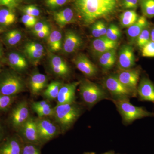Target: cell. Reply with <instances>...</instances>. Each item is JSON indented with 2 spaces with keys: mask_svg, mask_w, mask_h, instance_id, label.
I'll return each mask as SVG.
<instances>
[{
  "mask_svg": "<svg viewBox=\"0 0 154 154\" xmlns=\"http://www.w3.org/2000/svg\"><path fill=\"white\" fill-rule=\"evenodd\" d=\"M118 2V0H73L79 19L87 26L111 17L116 10Z\"/></svg>",
  "mask_w": 154,
  "mask_h": 154,
  "instance_id": "1",
  "label": "cell"
},
{
  "mask_svg": "<svg viewBox=\"0 0 154 154\" xmlns=\"http://www.w3.org/2000/svg\"><path fill=\"white\" fill-rule=\"evenodd\" d=\"M54 108L53 116L56 123L60 128L61 131L63 132L71 128L82 113L81 107L75 102L57 105Z\"/></svg>",
  "mask_w": 154,
  "mask_h": 154,
  "instance_id": "2",
  "label": "cell"
},
{
  "mask_svg": "<svg viewBox=\"0 0 154 154\" xmlns=\"http://www.w3.org/2000/svg\"><path fill=\"white\" fill-rule=\"evenodd\" d=\"M25 84L22 77L13 69L0 72V93L8 96H17L25 91Z\"/></svg>",
  "mask_w": 154,
  "mask_h": 154,
  "instance_id": "3",
  "label": "cell"
},
{
  "mask_svg": "<svg viewBox=\"0 0 154 154\" xmlns=\"http://www.w3.org/2000/svg\"><path fill=\"white\" fill-rule=\"evenodd\" d=\"M130 99L112 100L121 116L123 124H131L137 119L146 117H154V113L149 112L143 107H137L130 102Z\"/></svg>",
  "mask_w": 154,
  "mask_h": 154,
  "instance_id": "4",
  "label": "cell"
},
{
  "mask_svg": "<svg viewBox=\"0 0 154 154\" xmlns=\"http://www.w3.org/2000/svg\"><path fill=\"white\" fill-rule=\"evenodd\" d=\"M79 92L81 99L88 107H91L109 96L102 88L88 80L80 81Z\"/></svg>",
  "mask_w": 154,
  "mask_h": 154,
  "instance_id": "5",
  "label": "cell"
},
{
  "mask_svg": "<svg viewBox=\"0 0 154 154\" xmlns=\"http://www.w3.org/2000/svg\"><path fill=\"white\" fill-rule=\"evenodd\" d=\"M8 112L7 124L17 132L30 117L28 102L25 101L12 106Z\"/></svg>",
  "mask_w": 154,
  "mask_h": 154,
  "instance_id": "6",
  "label": "cell"
},
{
  "mask_svg": "<svg viewBox=\"0 0 154 154\" xmlns=\"http://www.w3.org/2000/svg\"><path fill=\"white\" fill-rule=\"evenodd\" d=\"M104 85L110 93L112 100L130 99L135 97L132 92L119 81L116 75L107 77L104 81Z\"/></svg>",
  "mask_w": 154,
  "mask_h": 154,
  "instance_id": "7",
  "label": "cell"
},
{
  "mask_svg": "<svg viewBox=\"0 0 154 154\" xmlns=\"http://www.w3.org/2000/svg\"><path fill=\"white\" fill-rule=\"evenodd\" d=\"M36 121L38 136L42 144L54 138L61 132L58 125L46 117H38Z\"/></svg>",
  "mask_w": 154,
  "mask_h": 154,
  "instance_id": "8",
  "label": "cell"
},
{
  "mask_svg": "<svg viewBox=\"0 0 154 154\" xmlns=\"http://www.w3.org/2000/svg\"><path fill=\"white\" fill-rule=\"evenodd\" d=\"M23 142L42 145L38 136L36 119L30 117L17 132Z\"/></svg>",
  "mask_w": 154,
  "mask_h": 154,
  "instance_id": "9",
  "label": "cell"
},
{
  "mask_svg": "<svg viewBox=\"0 0 154 154\" xmlns=\"http://www.w3.org/2000/svg\"><path fill=\"white\" fill-rule=\"evenodd\" d=\"M118 79L126 88L137 96L138 83L139 81L140 71L137 69L122 70L116 75Z\"/></svg>",
  "mask_w": 154,
  "mask_h": 154,
  "instance_id": "10",
  "label": "cell"
},
{
  "mask_svg": "<svg viewBox=\"0 0 154 154\" xmlns=\"http://www.w3.org/2000/svg\"><path fill=\"white\" fill-rule=\"evenodd\" d=\"M23 144L17 133L8 134L0 143V154H22Z\"/></svg>",
  "mask_w": 154,
  "mask_h": 154,
  "instance_id": "11",
  "label": "cell"
},
{
  "mask_svg": "<svg viewBox=\"0 0 154 154\" xmlns=\"http://www.w3.org/2000/svg\"><path fill=\"white\" fill-rule=\"evenodd\" d=\"M80 81L63 84L61 87L57 98V105L69 104L75 102L76 90Z\"/></svg>",
  "mask_w": 154,
  "mask_h": 154,
  "instance_id": "12",
  "label": "cell"
},
{
  "mask_svg": "<svg viewBox=\"0 0 154 154\" xmlns=\"http://www.w3.org/2000/svg\"><path fill=\"white\" fill-rule=\"evenodd\" d=\"M81 36L72 30H67L63 42V51L67 54L75 52L82 45Z\"/></svg>",
  "mask_w": 154,
  "mask_h": 154,
  "instance_id": "13",
  "label": "cell"
},
{
  "mask_svg": "<svg viewBox=\"0 0 154 154\" xmlns=\"http://www.w3.org/2000/svg\"><path fill=\"white\" fill-rule=\"evenodd\" d=\"M48 64L51 71L57 76L64 78L70 74V69L68 65L63 58L59 56L51 54Z\"/></svg>",
  "mask_w": 154,
  "mask_h": 154,
  "instance_id": "14",
  "label": "cell"
},
{
  "mask_svg": "<svg viewBox=\"0 0 154 154\" xmlns=\"http://www.w3.org/2000/svg\"><path fill=\"white\" fill-rule=\"evenodd\" d=\"M24 51L30 62L36 65L43 57L45 49L41 43L36 42L29 41L25 44Z\"/></svg>",
  "mask_w": 154,
  "mask_h": 154,
  "instance_id": "15",
  "label": "cell"
},
{
  "mask_svg": "<svg viewBox=\"0 0 154 154\" xmlns=\"http://www.w3.org/2000/svg\"><path fill=\"white\" fill-rule=\"evenodd\" d=\"M135 64V57L132 47L129 45H123L119 53V67L122 70L130 69Z\"/></svg>",
  "mask_w": 154,
  "mask_h": 154,
  "instance_id": "16",
  "label": "cell"
},
{
  "mask_svg": "<svg viewBox=\"0 0 154 154\" xmlns=\"http://www.w3.org/2000/svg\"><path fill=\"white\" fill-rule=\"evenodd\" d=\"M77 68L86 77L91 78L95 76L98 73V69L86 56L80 54L74 60Z\"/></svg>",
  "mask_w": 154,
  "mask_h": 154,
  "instance_id": "17",
  "label": "cell"
},
{
  "mask_svg": "<svg viewBox=\"0 0 154 154\" xmlns=\"http://www.w3.org/2000/svg\"><path fill=\"white\" fill-rule=\"evenodd\" d=\"M137 95L140 100L154 103V85L148 78L144 77L138 85Z\"/></svg>",
  "mask_w": 154,
  "mask_h": 154,
  "instance_id": "18",
  "label": "cell"
},
{
  "mask_svg": "<svg viewBox=\"0 0 154 154\" xmlns=\"http://www.w3.org/2000/svg\"><path fill=\"white\" fill-rule=\"evenodd\" d=\"M6 61L12 69L17 72L25 71L28 68V61L25 57L17 51L9 53Z\"/></svg>",
  "mask_w": 154,
  "mask_h": 154,
  "instance_id": "19",
  "label": "cell"
},
{
  "mask_svg": "<svg viewBox=\"0 0 154 154\" xmlns=\"http://www.w3.org/2000/svg\"><path fill=\"white\" fill-rule=\"evenodd\" d=\"M118 45V42L112 41L106 36H102L94 39L91 46L94 52L99 56L104 53L116 49Z\"/></svg>",
  "mask_w": 154,
  "mask_h": 154,
  "instance_id": "20",
  "label": "cell"
},
{
  "mask_svg": "<svg viewBox=\"0 0 154 154\" xmlns=\"http://www.w3.org/2000/svg\"><path fill=\"white\" fill-rule=\"evenodd\" d=\"M48 79L45 75L38 71L32 73L29 79V87L31 94L37 95L47 87Z\"/></svg>",
  "mask_w": 154,
  "mask_h": 154,
  "instance_id": "21",
  "label": "cell"
},
{
  "mask_svg": "<svg viewBox=\"0 0 154 154\" xmlns=\"http://www.w3.org/2000/svg\"><path fill=\"white\" fill-rule=\"evenodd\" d=\"M53 18L56 23L60 28H63L75 21L74 13L72 9L66 8L54 13Z\"/></svg>",
  "mask_w": 154,
  "mask_h": 154,
  "instance_id": "22",
  "label": "cell"
},
{
  "mask_svg": "<svg viewBox=\"0 0 154 154\" xmlns=\"http://www.w3.org/2000/svg\"><path fill=\"white\" fill-rule=\"evenodd\" d=\"M149 25L148 21L145 17L144 16L139 17L137 21L128 28L127 30V35L130 41H136L138 36L144 29L149 27Z\"/></svg>",
  "mask_w": 154,
  "mask_h": 154,
  "instance_id": "23",
  "label": "cell"
},
{
  "mask_svg": "<svg viewBox=\"0 0 154 154\" xmlns=\"http://www.w3.org/2000/svg\"><path fill=\"white\" fill-rule=\"evenodd\" d=\"M116 61V49L111 50L99 56V62L102 68L108 70L113 67Z\"/></svg>",
  "mask_w": 154,
  "mask_h": 154,
  "instance_id": "24",
  "label": "cell"
},
{
  "mask_svg": "<svg viewBox=\"0 0 154 154\" xmlns=\"http://www.w3.org/2000/svg\"><path fill=\"white\" fill-rule=\"evenodd\" d=\"M48 45L51 51L57 52L62 48V34L60 31L54 30L48 37Z\"/></svg>",
  "mask_w": 154,
  "mask_h": 154,
  "instance_id": "25",
  "label": "cell"
},
{
  "mask_svg": "<svg viewBox=\"0 0 154 154\" xmlns=\"http://www.w3.org/2000/svg\"><path fill=\"white\" fill-rule=\"evenodd\" d=\"M17 17L13 9L4 8L0 9V25L3 27L11 26L15 23Z\"/></svg>",
  "mask_w": 154,
  "mask_h": 154,
  "instance_id": "26",
  "label": "cell"
},
{
  "mask_svg": "<svg viewBox=\"0 0 154 154\" xmlns=\"http://www.w3.org/2000/svg\"><path fill=\"white\" fill-rule=\"evenodd\" d=\"M22 38V32L17 29L9 30L4 33L3 36V41L9 46L17 45L21 41Z\"/></svg>",
  "mask_w": 154,
  "mask_h": 154,
  "instance_id": "27",
  "label": "cell"
},
{
  "mask_svg": "<svg viewBox=\"0 0 154 154\" xmlns=\"http://www.w3.org/2000/svg\"><path fill=\"white\" fill-rule=\"evenodd\" d=\"M63 85L62 83L58 81H54L50 83L43 91L42 93L43 97L49 100L56 99Z\"/></svg>",
  "mask_w": 154,
  "mask_h": 154,
  "instance_id": "28",
  "label": "cell"
},
{
  "mask_svg": "<svg viewBox=\"0 0 154 154\" xmlns=\"http://www.w3.org/2000/svg\"><path fill=\"white\" fill-rule=\"evenodd\" d=\"M139 17L138 15L134 10L125 11L120 16V25L123 28H128L137 21Z\"/></svg>",
  "mask_w": 154,
  "mask_h": 154,
  "instance_id": "29",
  "label": "cell"
},
{
  "mask_svg": "<svg viewBox=\"0 0 154 154\" xmlns=\"http://www.w3.org/2000/svg\"><path fill=\"white\" fill-rule=\"evenodd\" d=\"M17 99V96H8L0 93V113L8 112Z\"/></svg>",
  "mask_w": 154,
  "mask_h": 154,
  "instance_id": "30",
  "label": "cell"
},
{
  "mask_svg": "<svg viewBox=\"0 0 154 154\" xmlns=\"http://www.w3.org/2000/svg\"><path fill=\"white\" fill-rule=\"evenodd\" d=\"M140 4L144 17L149 18L154 17V0H141Z\"/></svg>",
  "mask_w": 154,
  "mask_h": 154,
  "instance_id": "31",
  "label": "cell"
},
{
  "mask_svg": "<svg viewBox=\"0 0 154 154\" xmlns=\"http://www.w3.org/2000/svg\"><path fill=\"white\" fill-rule=\"evenodd\" d=\"M136 41L137 46L141 49L150 41V30L149 27L142 31Z\"/></svg>",
  "mask_w": 154,
  "mask_h": 154,
  "instance_id": "32",
  "label": "cell"
},
{
  "mask_svg": "<svg viewBox=\"0 0 154 154\" xmlns=\"http://www.w3.org/2000/svg\"><path fill=\"white\" fill-rule=\"evenodd\" d=\"M121 36V32L120 29L115 24H111L107 28L106 36L112 41H117Z\"/></svg>",
  "mask_w": 154,
  "mask_h": 154,
  "instance_id": "33",
  "label": "cell"
},
{
  "mask_svg": "<svg viewBox=\"0 0 154 154\" xmlns=\"http://www.w3.org/2000/svg\"><path fill=\"white\" fill-rule=\"evenodd\" d=\"M40 146L23 142L22 154H41Z\"/></svg>",
  "mask_w": 154,
  "mask_h": 154,
  "instance_id": "34",
  "label": "cell"
},
{
  "mask_svg": "<svg viewBox=\"0 0 154 154\" xmlns=\"http://www.w3.org/2000/svg\"><path fill=\"white\" fill-rule=\"evenodd\" d=\"M21 21L26 28H33L38 22V19L36 17L24 14L22 16Z\"/></svg>",
  "mask_w": 154,
  "mask_h": 154,
  "instance_id": "35",
  "label": "cell"
},
{
  "mask_svg": "<svg viewBox=\"0 0 154 154\" xmlns=\"http://www.w3.org/2000/svg\"><path fill=\"white\" fill-rule=\"evenodd\" d=\"M35 112L38 115V117H46L47 116H53L54 112V108L52 107L51 105L47 106L37 109L34 110Z\"/></svg>",
  "mask_w": 154,
  "mask_h": 154,
  "instance_id": "36",
  "label": "cell"
},
{
  "mask_svg": "<svg viewBox=\"0 0 154 154\" xmlns=\"http://www.w3.org/2000/svg\"><path fill=\"white\" fill-rule=\"evenodd\" d=\"M141 50L143 57H154V42L150 41Z\"/></svg>",
  "mask_w": 154,
  "mask_h": 154,
  "instance_id": "37",
  "label": "cell"
},
{
  "mask_svg": "<svg viewBox=\"0 0 154 154\" xmlns=\"http://www.w3.org/2000/svg\"><path fill=\"white\" fill-rule=\"evenodd\" d=\"M22 10L25 14L34 17H38L40 14V10L34 5L25 6L22 8Z\"/></svg>",
  "mask_w": 154,
  "mask_h": 154,
  "instance_id": "38",
  "label": "cell"
},
{
  "mask_svg": "<svg viewBox=\"0 0 154 154\" xmlns=\"http://www.w3.org/2000/svg\"><path fill=\"white\" fill-rule=\"evenodd\" d=\"M69 0H45V4L49 8H57L65 5Z\"/></svg>",
  "mask_w": 154,
  "mask_h": 154,
  "instance_id": "39",
  "label": "cell"
},
{
  "mask_svg": "<svg viewBox=\"0 0 154 154\" xmlns=\"http://www.w3.org/2000/svg\"><path fill=\"white\" fill-rule=\"evenodd\" d=\"M91 33L92 36L96 38L102 37L99 27V20L92 24L91 28Z\"/></svg>",
  "mask_w": 154,
  "mask_h": 154,
  "instance_id": "40",
  "label": "cell"
},
{
  "mask_svg": "<svg viewBox=\"0 0 154 154\" xmlns=\"http://www.w3.org/2000/svg\"><path fill=\"white\" fill-rule=\"evenodd\" d=\"M138 0H122V5L125 9H135L137 8Z\"/></svg>",
  "mask_w": 154,
  "mask_h": 154,
  "instance_id": "41",
  "label": "cell"
},
{
  "mask_svg": "<svg viewBox=\"0 0 154 154\" xmlns=\"http://www.w3.org/2000/svg\"><path fill=\"white\" fill-rule=\"evenodd\" d=\"M45 30H50L48 25L45 22H37L33 28V32L34 34Z\"/></svg>",
  "mask_w": 154,
  "mask_h": 154,
  "instance_id": "42",
  "label": "cell"
},
{
  "mask_svg": "<svg viewBox=\"0 0 154 154\" xmlns=\"http://www.w3.org/2000/svg\"><path fill=\"white\" fill-rule=\"evenodd\" d=\"M17 0H0V6H5L7 8L14 9L18 5Z\"/></svg>",
  "mask_w": 154,
  "mask_h": 154,
  "instance_id": "43",
  "label": "cell"
},
{
  "mask_svg": "<svg viewBox=\"0 0 154 154\" xmlns=\"http://www.w3.org/2000/svg\"><path fill=\"white\" fill-rule=\"evenodd\" d=\"M51 105L49 102L47 101L43 100V101H37V102H33L31 104V107L32 110L34 111L37 109L43 108V107H47Z\"/></svg>",
  "mask_w": 154,
  "mask_h": 154,
  "instance_id": "44",
  "label": "cell"
},
{
  "mask_svg": "<svg viewBox=\"0 0 154 154\" xmlns=\"http://www.w3.org/2000/svg\"><path fill=\"white\" fill-rule=\"evenodd\" d=\"M7 128L5 123L0 120V143L8 135Z\"/></svg>",
  "mask_w": 154,
  "mask_h": 154,
  "instance_id": "45",
  "label": "cell"
},
{
  "mask_svg": "<svg viewBox=\"0 0 154 154\" xmlns=\"http://www.w3.org/2000/svg\"><path fill=\"white\" fill-rule=\"evenodd\" d=\"M50 30H42V31H40L35 33V35L38 38H48L50 34Z\"/></svg>",
  "mask_w": 154,
  "mask_h": 154,
  "instance_id": "46",
  "label": "cell"
},
{
  "mask_svg": "<svg viewBox=\"0 0 154 154\" xmlns=\"http://www.w3.org/2000/svg\"><path fill=\"white\" fill-rule=\"evenodd\" d=\"M150 41L154 42V28L150 31Z\"/></svg>",
  "mask_w": 154,
  "mask_h": 154,
  "instance_id": "47",
  "label": "cell"
},
{
  "mask_svg": "<svg viewBox=\"0 0 154 154\" xmlns=\"http://www.w3.org/2000/svg\"><path fill=\"white\" fill-rule=\"evenodd\" d=\"M3 54V49L2 46V44L0 43V59L2 57Z\"/></svg>",
  "mask_w": 154,
  "mask_h": 154,
  "instance_id": "48",
  "label": "cell"
},
{
  "mask_svg": "<svg viewBox=\"0 0 154 154\" xmlns=\"http://www.w3.org/2000/svg\"><path fill=\"white\" fill-rule=\"evenodd\" d=\"M102 154H114V153L113 152H107L105 153Z\"/></svg>",
  "mask_w": 154,
  "mask_h": 154,
  "instance_id": "49",
  "label": "cell"
},
{
  "mask_svg": "<svg viewBox=\"0 0 154 154\" xmlns=\"http://www.w3.org/2000/svg\"><path fill=\"white\" fill-rule=\"evenodd\" d=\"M83 154H96L93 152H85V153Z\"/></svg>",
  "mask_w": 154,
  "mask_h": 154,
  "instance_id": "50",
  "label": "cell"
},
{
  "mask_svg": "<svg viewBox=\"0 0 154 154\" xmlns=\"http://www.w3.org/2000/svg\"><path fill=\"white\" fill-rule=\"evenodd\" d=\"M2 66H1V64L0 63V72H1V71H2Z\"/></svg>",
  "mask_w": 154,
  "mask_h": 154,
  "instance_id": "51",
  "label": "cell"
},
{
  "mask_svg": "<svg viewBox=\"0 0 154 154\" xmlns=\"http://www.w3.org/2000/svg\"><path fill=\"white\" fill-rule=\"evenodd\" d=\"M17 1L18 2L19 1H20V0H17Z\"/></svg>",
  "mask_w": 154,
  "mask_h": 154,
  "instance_id": "52",
  "label": "cell"
}]
</instances>
